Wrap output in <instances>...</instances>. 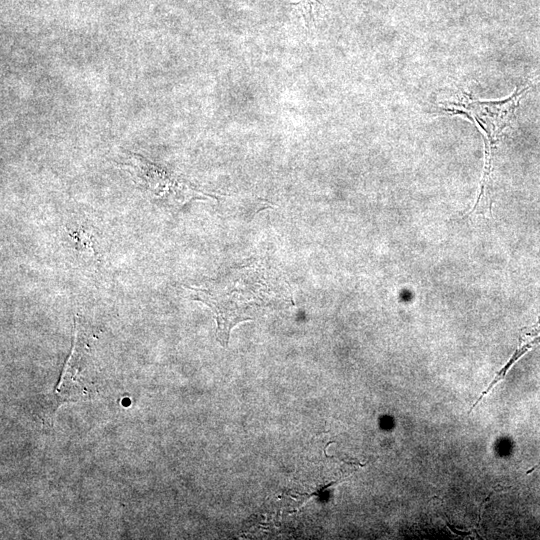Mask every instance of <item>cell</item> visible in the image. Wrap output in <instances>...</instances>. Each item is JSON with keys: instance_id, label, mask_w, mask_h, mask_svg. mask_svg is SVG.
<instances>
[{"instance_id": "6da1fadb", "label": "cell", "mask_w": 540, "mask_h": 540, "mask_svg": "<svg viewBox=\"0 0 540 540\" xmlns=\"http://www.w3.org/2000/svg\"><path fill=\"white\" fill-rule=\"evenodd\" d=\"M195 300L209 306L216 319V338L227 346L230 331L251 320V312L266 308L276 297L270 279L254 267L236 269L204 287H190Z\"/></svg>"}, {"instance_id": "7a4b0ae2", "label": "cell", "mask_w": 540, "mask_h": 540, "mask_svg": "<svg viewBox=\"0 0 540 540\" xmlns=\"http://www.w3.org/2000/svg\"><path fill=\"white\" fill-rule=\"evenodd\" d=\"M125 167L139 187L156 199L183 203L203 195L180 177L142 155L129 153Z\"/></svg>"}, {"instance_id": "3957f363", "label": "cell", "mask_w": 540, "mask_h": 540, "mask_svg": "<svg viewBox=\"0 0 540 540\" xmlns=\"http://www.w3.org/2000/svg\"><path fill=\"white\" fill-rule=\"evenodd\" d=\"M526 87L521 91H516L511 97L501 101H471L465 104H453L445 108L453 113L472 116L487 135L488 155L492 156V150L502 131L510 125L516 107L521 96L529 90Z\"/></svg>"}, {"instance_id": "277c9868", "label": "cell", "mask_w": 540, "mask_h": 540, "mask_svg": "<svg viewBox=\"0 0 540 540\" xmlns=\"http://www.w3.org/2000/svg\"><path fill=\"white\" fill-rule=\"evenodd\" d=\"M297 5L300 7L302 15L309 25L313 21V13L315 8L319 5L318 0H299Z\"/></svg>"}, {"instance_id": "5b68a950", "label": "cell", "mask_w": 540, "mask_h": 540, "mask_svg": "<svg viewBox=\"0 0 540 540\" xmlns=\"http://www.w3.org/2000/svg\"><path fill=\"white\" fill-rule=\"evenodd\" d=\"M446 525L454 534H457L459 536H468V535H470V532L458 531V530L454 529V527L452 525H450L448 522H446Z\"/></svg>"}, {"instance_id": "8992f818", "label": "cell", "mask_w": 540, "mask_h": 540, "mask_svg": "<svg viewBox=\"0 0 540 540\" xmlns=\"http://www.w3.org/2000/svg\"><path fill=\"white\" fill-rule=\"evenodd\" d=\"M540 467V462H538V464L534 465L532 468H530L529 470H527L526 474H531L534 470H536L537 468Z\"/></svg>"}]
</instances>
